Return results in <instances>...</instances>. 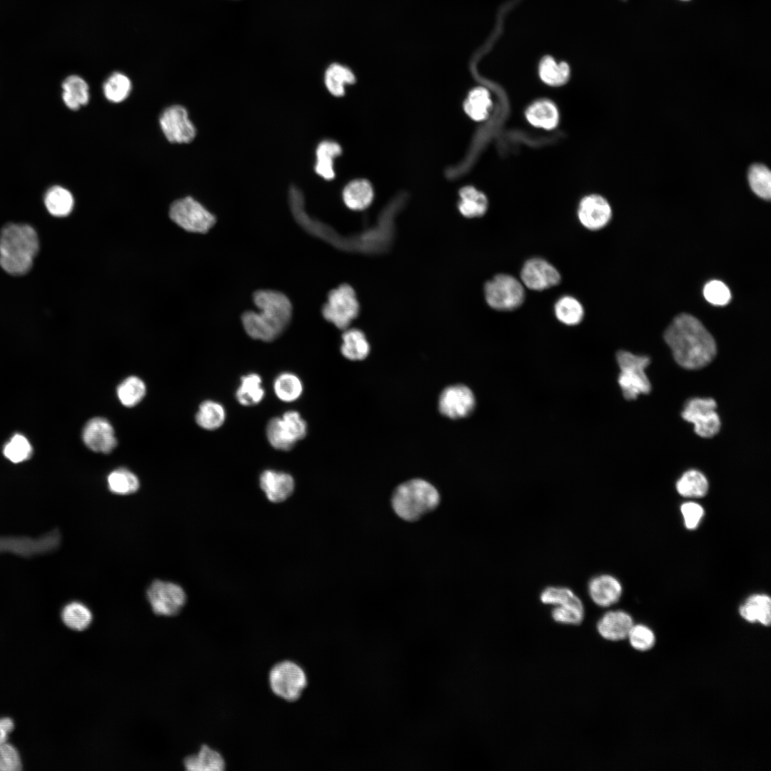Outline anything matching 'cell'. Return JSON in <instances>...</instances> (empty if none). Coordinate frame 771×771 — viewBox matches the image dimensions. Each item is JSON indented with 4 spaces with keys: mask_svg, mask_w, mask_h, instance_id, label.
Segmentation results:
<instances>
[{
    "mask_svg": "<svg viewBox=\"0 0 771 771\" xmlns=\"http://www.w3.org/2000/svg\"><path fill=\"white\" fill-rule=\"evenodd\" d=\"M491 106L490 93L487 89L482 86L472 89L463 104L466 114L476 121L485 120L489 116Z\"/></svg>",
    "mask_w": 771,
    "mask_h": 771,
    "instance_id": "obj_29",
    "label": "cell"
},
{
    "mask_svg": "<svg viewBox=\"0 0 771 771\" xmlns=\"http://www.w3.org/2000/svg\"><path fill=\"white\" fill-rule=\"evenodd\" d=\"M440 503L438 490L429 482L419 478L399 485L391 497L392 508L401 519L413 522L430 513Z\"/></svg>",
    "mask_w": 771,
    "mask_h": 771,
    "instance_id": "obj_4",
    "label": "cell"
},
{
    "mask_svg": "<svg viewBox=\"0 0 771 771\" xmlns=\"http://www.w3.org/2000/svg\"><path fill=\"white\" fill-rule=\"evenodd\" d=\"M39 251L38 235L28 224L10 223L0 231V266L9 274L22 276Z\"/></svg>",
    "mask_w": 771,
    "mask_h": 771,
    "instance_id": "obj_3",
    "label": "cell"
},
{
    "mask_svg": "<svg viewBox=\"0 0 771 771\" xmlns=\"http://www.w3.org/2000/svg\"><path fill=\"white\" fill-rule=\"evenodd\" d=\"M62 99L70 109L76 111L88 104L89 89L86 81L78 75L67 76L62 83Z\"/></svg>",
    "mask_w": 771,
    "mask_h": 771,
    "instance_id": "obj_25",
    "label": "cell"
},
{
    "mask_svg": "<svg viewBox=\"0 0 771 771\" xmlns=\"http://www.w3.org/2000/svg\"><path fill=\"white\" fill-rule=\"evenodd\" d=\"M22 763L17 750L7 742L0 745V771H19Z\"/></svg>",
    "mask_w": 771,
    "mask_h": 771,
    "instance_id": "obj_48",
    "label": "cell"
},
{
    "mask_svg": "<svg viewBox=\"0 0 771 771\" xmlns=\"http://www.w3.org/2000/svg\"><path fill=\"white\" fill-rule=\"evenodd\" d=\"M708 487L706 477L697 470L686 471L676 483L678 493L687 498L703 497L707 493Z\"/></svg>",
    "mask_w": 771,
    "mask_h": 771,
    "instance_id": "obj_35",
    "label": "cell"
},
{
    "mask_svg": "<svg viewBox=\"0 0 771 771\" xmlns=\"http://www.w3.org/2000/svg\"><path fill=\"white\" fill-rule=\"evenodd\" d=\"M684 1H687V0H684Z\"/></svg>",
    "mask_w": 771,
    "mask_h": 771,
    "instance_id": "obj_51",
    "label": "cell"
},
{
    "mask_svg": "<svg viewBox=\"0 0 771 771\" xmlns=\"http://www.w3.org/2000/svg\"><path fill=\"white\" fill-rule=\"evenodd\" d=\"M131 82L123 73L114 72L104 81L103 91L107 100L113 103L124 101L131 91Z\"/></svg>",
    "mask_w": 771,
    "mask_h": 771,
    "instance_id": "obj_40",
    "label": "cell"
},
{
    "mask_svg": "<svg viewBox=\"0 0 771 771\" xmlns=\"http://www.w3.org/2000/svg\"><path fill=\"white\" fill-rule=\"evenodd\" d=\"M183 765L188 771H222L226 767L221 754L206 745H202L197 753L186 757Z\"/></svg>",
    "mask_w": 771,
    "mask_h": 771,
    "instance_id": "obj_23",
    "label": "cell"
},
{
    "mask_svg": "<svg viewBox=\"0 0 771 771\" xmlns=\"http://www.w3.org/2000/svg\"><path fill=\"white\" fill-rule=\"evenodd\" d=\"M588 591L593 602L600 607H608L616 603L623 593L622 585L613 575H599L591 578Z\"/></svg>",
    "mask_w": 771,
    "mask_h": 771,
    "instance_id": "obj_18",
    "label": "cell"
},
{
    "mask_svg": "<svg viewBox=\"0 0 771 771\" xmlns=\"http://www.w3.org/2000/svg\"><path fill=\"white\" fill-rule=\"evenodd\" d=\"M716 407V402L712 398H694L686 402L681 415L684 420L694 425L697 435L711 438L720 429V420L715 411Z\"/></svg>",
    "mask_w": 771,
    "mask_h": 771,
    "instance_id": "obj_11",
    "label": "cell"
},
{
    "mask_svg": "<svg viewBox=\"0 0 771 771\" xmlns=\"http://www.w3.org/2000/svg\"><path fill=\"white\" fill-rule=\"evenodd\" d=\"M13 720L9 717L0 719V745L6 742L9 733L14 730Z\"/></svg>",
    "mask_w": 771,
    "mask_h": 771,
    "instance_id": "obj_50",
    "label": "cell"
},
{
    "mask_svg": "<svg viewBox=\"0 0 771 771\" xmlns=\"http://www.w3.org/2000/svg\"><path fill=\"white\" fill-rule=\"evenodd\" d=\"M342 355L351 361L365 359L370 352V346L364 333L356 328L346 330L342 335Z\"/></svg>",
    "mask_w": 771,
    "mask_h": 771,
    "instance_id": "obj_30",
    "label": "cell"
},
{
    "mask_svg": "<svg viewBox=\"0 0 771 771\" xmlns=\"http://www.w3.org/2000/svg\"><path fill=\"white\" fill-rule=\"evenodd\" d=\"M554 311L558 320L568 326L578 324L584 316L582 304L570 296L560 298L555 304Z\"/></svg>",
    "mask_w": 771,
    "mask_h": 771,
    "instance_id": "obj_37",
    "label": "cell"
},
{
    "mask_svg": "<svg viewBox=\"0 0 771 771\" xmlns=\"http://www.w3.org/2000/svg\"><path fill=\"white\" fill-rule=\"evenodd\" d=\"M268 683L273 693L288 701L297 700L308 685L305 670L297 662L285 660L276 663L270 670Z\"/></svg>",
    "mask_w": 771,
    "mask_h": 771,
    "instance_id": "obj_6",
    "label": "cell"
},
{
    "mask_svg": "<svg viewBox=\"0 0 771 771\" xmlns=\"http://www.w3.org/2000/svg\"><path fill=\"white\" fill-rule=\"evenodd\" d=\"M342 153V148L335 141L326 139L316 146L315 172L322 178L331 181L336 176L334 160Z\"/></svg>",
    "mask_w": 771,
    "mask_h": 771,
    "instance_id": "obj_21",
    "label": "cell"
},
{
    "mask_svg": "<svg viewBox=\"0 0 771 771\" xmlns=\"http://www.w3.org/2000/svg\"><path fill=\"white\" fill-rule=\"evenodd\" d=\"M226 419L223 406L213 400L203 401L196 415L197 424L203 429L213 430L220 428Z\"/></svg>",
    "mask_w": 771,
    "mask_h": 771,
    "instance_id": "obj_36",
    "label": "cell"
},
{
    "mask_svg": "<svg viewBox=\"0 0 771 771\" xmlns=\"http://www.w3.org/2000/svg\"><path fill=\"white\" fill-rule=\"evenodd\" d=\"M528 121L533 126L546 130L555 128L559 123V111L555 104L545 99L532 103L525 111Z\"/></svg>",
    "mask_w": 771,
    "mask_h": 771,
    "instance_id": "obj_22",
    "label": "cell"
},
{
    "mask_svg": "<svg viewBox=\"0 0 771 771\" xmlns=\"http://www.w3.org/2000/svg\"><path fill=\"white\" fill-rule=\"evenodd\" d=\"M675 361L687 369L709 364L717 353L715 341L703 324L687 313L676 316L664 333Z\"/></svg>",
    "mask_w": 771,
    "mask_h": 771,
    "instance_id": "obj_1",
    "label": "cell"
},
{
    "mask_svg": "<svg viewBox=\"0 0 771 771\" xmlns=\"http://www.w3.org/2000/svg\"><path fill=\"white\" fill-rule=\"evenodd\" d=\"M342 196L344 203L350 209L363 210L371 204L373 191L366 179H356L344 187Z\"/></svg>",
    "mask_w": 771,
    "mask_h": 771,
    "instance_id": "obj_27",
    "label": "cell"
},
{
    "mask_svg": "<svg viewBox=\"0 0 771 771\" xmlns=\"http://www.w3.org/2000/svg\"><path fill=\"white\" fill-rule=\"evenodd\" d=\"M61 617L64 625L75 631L86 630L93 620L90 609L79 601L67 603L62 609Z\"/></svg>",
    "mask_w": 771,
    "mask_h": 771,
    "instance_id": "obj_34",
    "label": "cell"
},
{
    "mask_svg": "<svg viewBox=\"0 0 771 771\" xmlns=\"http://www.w3.org/2000/svg\"><path fill=\"white\" fill-rule=\"evenodd\" d=\"M576 595L574 592L565 587L550 586L545 588L540 595V601L545 605L558 606L566 603L573 599Z\"/></svg>",
    "mask_w": 771,
    "mask_h": 771,
    "instance_id": "obj_47",
    "label": "cell"
},
{
    "mask_svg": "<svg viewBox=\"0 0 771 771\" xmlns=\"http://www.w3.org/2000/svg\"><path fill=\"white\" fill-rule=\"evenodd\" d=\"M578 216L581 224L589 230H599L607 225L612 216L609 203L603 196L591 194L580 201Z\"/></svg>",
    "mask_w": 771,
    "mask_h": 771,
    "instance_id": "obj_17",
    "label": "cell"
},
{
    "mask_svg": "<svg viewBox=\"0 0 771 771\" xmlns=\"http://www.w3.org/2000/svg\"><path fill=\"white\" fill-rule=\"evenodd\" d=\"M485 296L491 308L511 311L523 303L525 292L523 284L518 279L510 275L498 274L486 283Z\"/></svg>",
    "mask_w": 771,
    "mask_h": 771,
    "instance_id": "obj_10",
    "label": "cell"
},
{
    "mask_svg": "<svg viewBox=\"0 0 771 771\" xmlns=\"http://www.w3.org/2000/svg\"><path fill=\"white\" fill-rule=\"evenodd\" d=\"M538 73L540 79L547 85L560 86L569 80L570 69L566 62L558 63L552 56H546L539 64Z\"/></svg>",
    "mask_w": 771,
    "mask_h": 771,
    "instance_id": "obj_32",
    "label": "cell"
},
{
    "mask_svg": "<svg viewBox=\"0 0 771 771\" xmlns=\"http://www.w3.org/2000/svg\"><path fill=\"white\" fill-rule=\"evenodd\" d=\"M705 298L711 304L725 306L731 299L728 287L722 281L712 280L705 284L703 288Z\"/></svg>",
    "mask_w": 771,
    "mask_h": 771,
    "instance_id": "obj_46",
    "label": "cell"
},
{
    "mask_svg": "<svg viewBox=\"0 0 771 771\" xmlns=\"http://www.w3.org/2000/svg\"><path fill=\"white\" fill-rule=\"evenodd\" d=\"M82 439L85 445L96 453H109L117 445L114 428L106 419L101 417L93 418L86 423Z\"/></svg>",
    "mask_w": 771,
    "mask_h": 771,
    "instance_id": "obj_16",
    "label": "cell"
},
{
    "mask_svg": "<svg viewBox=\"0 0 771 771\" xmlns=\"http://www.w3.org/2000/svg\"><path fill=\"white\" fill-rule=\"evenodd\" d=\"M169 216L178 226L193 233H206L216 221L214 215L191 196L175 201L170 206Z\"/></svg>",
    "mask_w": 771,
    "mask_h": 771,
    "instance_id": "obj_9",
    "label": "cell"
},
{
    "mask_svg": "<svg viewBox=\"0 0 771 771\" xmlns=\"http://www.w3.org/2000/svg\"><path fill=\"white\" fill-rule=\"evenodd\" d=\"M4 455L14 463L23 462L29 458L32 448L29 440L22 435L16 434L5 445Z\"/></svg>",
    "mask_w": 771,
    "mask_h": 771,
    "instance_id": "obj_44",
    "label": "cell"
},
{
    "mask_svg": "<svg viewBox=\"0 0 771 771\" xmlns=\"http://www.w3.org/2000/svg\"><path fill=\"white\" fill-rule=\"evenodd\" d=\"M748 181L752 191L759 197L769 200L771 197V173L761 163L752 165L748 171Z\"/></svg>",
    "mask_w": 771,
    "mask_h": 771,
    "instance_id": "obj_43",
    "label": "cell"
},
{
    "mask_svg": "<svg viewBox=\"0 0 771 771\" xmlns=\"http://www.w3.org/2000/svg\"><path fill=\"white\" fill-rule=\"evenodd\" d=\"M520 277L529 289L542 291L559 283L560 275L550 263L540 258L528 260L523 265Z\"/></svg>",
    "mask_w": 771,
    "mask_h": 771,
    "instance_id": "obj_15",
    "label": "cell"
},
{
    "mask_svg": "<svg viewBox=\"0 0 771 771\" xmlns=\"http://www.w3.org/2000/svg\"><path fill=\"white\" fill-rule=\"evenodd\" d=\"M265 395L262 386V380L256 373H250L241 378V384L236 391V398L244 406H251L259 403Z\"/></svg>",
    "mask_w": 771,
    "mask_h": 771,
    "instance_id": "obj_33",
    "label": "cell"
},
{
    "mask_svg": "<svg viewBox=\"0 0 771 771\" xmlns=\"http://www.w3.org/2000/svg\"><path fill=\"white\" fill-rule=\"evenodd\" d=\"M628 638L631 646L637 650H650L655 644V638L652 631L643 625H633Z\"/></svg>",
    "mask_w": 771,
    "mask_h": 771,
    "instance_id": "obj_45",
    "label": "cell"
},
{
    "mask_svg": "<svg viewBox=\"0 0 771 771\" xmlns=\"http://www.w3.org/2000/svg\"><path fill=\"white\" fill-rule=\"evenodd\" d=\"M584 615V605L577 595L566 603L554 606L551 611L553 619L565 625H579L583 622Z\"/></svg>",
    "mask_w": 771,
    "mask_h": 771,
    "instance_id": "obj_41",
    "label": "cell"
},
{
    "mask_svg": "<svg viewBox=\"0 0 771 771\" xmlns=\"http://www.w3.org/2000/svg\"><path fill=\"white\" fill-rule=\"evenodd\" d=\"M475 396L467 386L458 384L445 388L440 395V412L451 419L468 416L474 409Z\"/></svg>",
    "mask_w": 771,
    "mask_h": 771,
    "instance_id": "obj_14",
    "label": "cell"
},
{
    "mask_svg": "<svg viewBox=\"0 0 771 771\" xmlns=\"http://www.w3.org/2000/svg\"><path fill=\"white\" fill-rule=\"evenodd\" d=\"M458 209L462 215L468 218L480 217L487 211L486 196L473 186L462 188L459 192Z\"/></svg>",
    "mask_w": 771,
    "mask_h": 771,
    "instance_id": "obj_28",
    "label": "cell"
},
{
    "mask_svg": "<svg viewBox=\"0 0 771 771\" xmlns=\"http://www.w3.org/2000/svg\"><path fill=\"white\" fill-rule=\"evenodd\" d=\"M631 616L623 610H611L605 613L597 623L600 635L608 640L618 641L628 638L633 625Z\"/></svg>",
    "mask_w": 771,
    "mask_h": 771,
    "instance_id": "obj_20",
    "label": "cell"
},
{
    "mask_svg": "<svg viewBox=\"0 0 771 771\" xmlns=\"http://www.w3.org/2000/svg\"><path fill=\"white\" fill-rule=\"evenodd\" d=\"M323 81L328 91L336 97L343 96L346 86L356 81L353 72L340 63H331L325 70Z\"/></svg>",
    "mask_w": 771,
    "mask_h": 771,
    "instance_id": "obj_26",
    "label": "cell"
},
{
    "mask_svg": "<svg viewBox=\"0 0 771 771\" xmlns=\"http://www.w3.org/2000/svg\"><path fill=\"white\" fill-rule=\"evenodd\" d=\"M680 510L684 518L685 527L689 530H693L699 525L703 515V508L698 503L687 502L680 507Z\"/></svg>",
    "mask_w": 771,
    "mask_h": 771,
    "instance_id": "obj_49",
    "label": "cell"
},
{
    "mask_svg": "<svg viewBox=\"0 0 771 771\" xmlns=\"http://www.w3.org/2000/svg\"><path fill=\"white\" fill-rule=\"evenodd\" d=\"M273 389L276 396L282 401L293 402L302 394L303 384L300 378L292 373H282L274 381Z\"/></svg>",
    "mask_w": 771,
    "mask_h": 771,
    "instance_id": "obj_38",
    "label": "cell"
},
{
    "mask_svg": "<svg viewBox=\"0 0 771 771\" xmlns=\"http://www.w3.org/2000/svg\"><path fill=\"white\" fill-rule=\"evenodd\" d=\"M253 303L258 311L243 313L241 321L246 333L252 338L272 341L288 326L292 305L288 298L279 291L261 290L254 293Z\"/></svg>",
    "mask_w": 771,
    "mask_h": 771,
    "instance_id": "obj_2",
    "label": "cell"
},
{
    "mask_svg": "<svg viewBox=\"0 0 771 771\" xmlns=\"http://www.w3.org/2000/svg\"><path fill=\"white\" fill-rule=\"evenodd\" d=\"M260 486L267 498L273 503L286 500L293 493L295 482L286 473L266 470L260 476Z\"/></svg>",
    "mask_w": 771,
    "mask_h": 771,
    "instance_id": "obj_19",
    "label": "cell"
},
{
    "mask_svg": "<svg viewBox=\"0 0 771 771\" xmlns=\"http://www.w3.org/2000/svg\"><path fill=\"white\" fill-rule=\"evenodd\" d=\"M323 318L340 329H346L356 318L359 304L353 288L348 284L331 291L322 307Z\"/></svg>",
    "mask_w": 771,
    "mask_h": 771,
    "instance_id": "obj_8",
    "label": "cell"
},
{
    "mask_svg": "<svg viewBox=\"0 0 771 771\" xmlns=\"http://www.w3.org/2000/svg\"><path fill=\"white\" fill-rule=\"evenodd\" d=\"M47 211L54 216L64 217L73 210L74 199L71 193L61 186L50 187L44 196Z\"/></svg>",
    "mask_w": 771,
    "mask_h": 771,
    "instance_id": "obj_31",
    "label": "cell"
},
{
    "mask_svg": "<svg viewBox=\"0 0 771 771\" xmlns=\"http://www.w3.org/2000/svg\"><path fill=\"white\" fill-rule=\"evenodd\" d=\"M107 483L110 491L118 495L131 494L137 491L139 488L137 476L124 468L111 472L107 477Z\"/></svg>",
    "mask_w": 771,
    "mask_h": 771,
    "instance_id": "obj_39",
    "label": "cell"
},
{
    "mask_svg": "<svg viewBox=\"0 0 771 771\" xmlns=\"http://www.w3.org/2000/svg\"><path fill=\"white\" fill-rule=\"evenodd\" d=\"M306 434V422L295 410H289L281 417L271 418L266 427L269 443L274 448L284 451L291 450Z\"/></svg>",
    "mask_w": 771,
    "mask_h": 771,
    "instance_id": "obj_7",
    "label": "cell"
},
{
    "mask_svg": "<svg viewBox=\"0 0 771 771\" xmlns=\"http://www.w3.org/2000/svg\"><path fill=\"white\" fill-rule=\"evenodd\" d=\"M146 594L153 612L158 615H177L186 600V593L181 586L160 580L151 584Z\"/></svg>",
    "mask_w": 771,
    "mask_h": 771,
    "instance_id": "obj_12",
    "label": "cell"
},
{
    "mask_svg": "<svg viewBox=\"0 0 771 771\" xmlns=\"http://www.w3.org/2000/svg\"><path fill=\"white\" fill-rule=\"evenodd\" d=\"M143 381L136 376H129L117 387L116 393L120 402L126 407L136 405L146 395Z\"/></svg>",
    "mask_w": 771,
    "mask_h": 771,
    "instance_id": "obj_42",
    "label": "cell"
},
{
    "mask_svg": "<svg viewBox=\"0 0 771 771\" xmlns=\"http://www.w3.org/2000/svg\"><path fill=\"white\" fill-rule=\"evenodd\" d=\"M159 123L164 136L171 143H187L196 136V128L188 118L187 110L182 106L166 108L161 114Z\"/></svg>",
    "mask_w": 771,
    "mask_h": 771,
    "instance_id": "obj_13",
    "label": "cell"
},
{
    "mask_svg": "<svg viewBox=\"0 0 771 771\" xmlns=\"http://www.w3.org/2000/svg\"><path fill=\"white\" fill-rule=\"evenodd\" d=\"M739 613L748 622L767 626L771 622V599L765 594L752 595L740 607Z\"/></svg>",
    "mask_w": 771,
    "mask_h": 771,
    "instance_id": "obj_24",
    "label": "cell"
},
{
    "mask_svg": "<svg viewBox=\"0 0 771 771\" xmlns=\"http://www.w3.org/2000/svg\"><path fill=\"white\" fill-rule=\"evenodd\" d=\"M616 357L620 370L618 383L624 398L630 400L640 394L649 393L651 385L645 369L650 364V358L625 351H618Z\"/></svg>",
    "mask_w": 771,
    "mask_h": 771,
    "instance_id": "obj_5",
    "label": "cell"
}]
</instances>
